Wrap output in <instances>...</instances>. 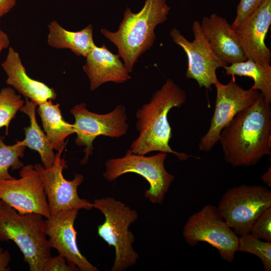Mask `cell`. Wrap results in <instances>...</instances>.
<instances>
[{
	"label": "cell",
	"instance_id": "cell-1",
	"mask_svg": "<svg viewBox=\"0 0 271 271\" xmlns=\"http://www.w3.org/2000/svg\"><path fill=\"white\" fill-rule=\"evenodd\" d=\"M219 142L225 160L234 167L253 166L271 155V107L261 93L223 129Z\"/></svg>",
	"mask_w": 271,
	"mask_h": 271
},
{
	"label": "cell",
	"instance_id": "cell-2",
	"mask_svg": "<svg viewBox=\"0 0 271 271\" xmlns=\"http://www.w3.org/2000/svg\"><path fill=\"white\" fill-rule=\"evenodd\" d=\"M186 98L185 91L172 79H167L161 88L153 93L150 101L137 111L136 127L139 134L128 150L142 155L154 151L173 154L181 161L190 157L199 159L174 151L169 145L172 133L168 113L172 108L181 107Z\"/></svg>",
	"mask_w": 271,
	"mask_h": 271
},
{
	"label": "cell",
	"instance_id": "cell-3",
	"mask_svg": "<svg viewBox=\"0 0 271 271\" xmlns=\"http://www.w3.org/2000/svg\"><path fill=\"white\" fill-rule=\"evenodd\" d=\"M170 10L166 0H146L137 13L127 8L115 32L102 29L101 33L116 46L118 55L129 73L138 58L152 47L156 36L155 29L164 23Z\"/></svg>",
	"mask_w": 271,
	"mask_h": 271
},
{
	"label": "cell",
	"instance_id": "cell-4",
	"mask_svg": "<svg viewBox=\"0 0 271 271\" xmlns=\"http://www.w3.org/2000/svg\"><path fill=\"white\" fill-rule=\"evenodd\" d=\"M43 216L22 214L0 201V241H14L30 271H43L52 248L46 234Z\"/></svg>",
	"mask_w": 271,
	"mask_h": 271
},
{
	"label": "cell",
	"instance_id": "cell-5",
	"mask_svg": "<svg viewBox=\"0 0 271 271\" xmlns=\"http://www.w3.org/2000/svg\"><path fill=\"white\" fill-rule=\"evenodd\" d=\"M93 206L105 217L97 228L98 235L115 249V259L111 271H123L134 265L139 258L132 243L134 237L129 230L138 217L137 211L111 197L96 199Z\"/></svg>",
	"mask_w": 271,
	"mask_h": 271
},
{
	"label": "cell",
	"instance_id": "cell-6",
	"mask_svg": "<svg viewBox=\"0 0 271 271\" xmlns=\"http://www.w3.org/2000/svg\"><path fill=\"white\" fill-rule=\"evenodd\" d=\"M167 156V153L161 152L147 157L127 150L124 157L106 161L103 176L112 182L126 173L138 174L150 185L149 189L145 192V197L153 203L161 204L175 179L165 169L164 163Z\"/></svg>",
	"mask_w": 271,
	"mask_h": 271
},
{
	"label": "cell",
	"instance_id": "cell-7",
	"mask_svg": "<svg viewBox=\"0 0 271 271\" xmlns=\"http://www.w3.org/2000/svg\"><path fill=\"white\" fill-rule=\"evenodd\" d=\"M271 207V191L261 185H242L228 189L218 210L229 226L240 236L249 233L258 216Z\"/></svg>",
	"mask_w": 271,
	"mask_h": 271
},
{
	"label": "cell",
	"instance_id": "cell-8",
	"mask_svg": "<svg viewBox=\"0 0 271 271\" xmlns=\"http://www.w3.org/2000/svg\"><path fill=\"white\" fill-rule=\"evenodd\" d=\"M183 235L190 246L205 242L218 250L221 258L230 262L237 251L239 237L220 215L217 207L208 204L187 220Z\"/></svg>",
	"mask_w": 271,
	"mask_h": 271
},
{
	"label": "cell",
	"instance_id": "cell-9",
	"mask_svg": "<svg viewBox=\"0 0 271 271\" xmlns=\"http://www.w3.org/2000/svg\"><path fill=\"white\" fill-rule=\"evenodd\" d=\"M70 112L75 118V144L85 147L81 165L86 164L92 155L93 142L97 137L119 138L125 134L128 128L125 108L122 105L117 106L108 113L101 114L88 110L86 104L81 103L73 106Z\"/></svg>",
	"mask_w": 271,
	"mask_h": 271
},
{
	"label": "cell",
	"instance_id": "cell-10",
	"mask_svg": "<svg viewBox=\"0 0 271 271\" xmlns=\"http://www.w3.org/2000/svg\"><path fill=\"white\" fill-rule=\"evenodd\" d=\"M214 85L216 98L214 113L208 130L199 143V150L205 152L210 151L219 142L222 130L234 117L253 104L260 94L258 90L244 89L234 79L226 84L218 80Z\"/></svg>",
	"mask_w": 271,
	"mask_h": 271
},
{
	"label": "cell",
	"instance_id": "cell-11",
	"mask_svg": "<svg viewBox=\"0 0 271 271\" xmlns=\"http://www.w3.org/2000/svg\"><path fill=\"white\" fill-rule=\"evenodd\" d=\"M64 149L57 152L55 162L50 168L46 169L40 164L34 165L43 183L51 215L63 210H90L93 208L92 203L81 198L78 194V188L83 181V176L76 174L72 180L64 177L63 170L67 168V162L61 157Z\"/></svg>",
	"mask_w": 271,
	"mask_h": 271
},
{
	"label": "cell",
	"instance_id": "cell-12",
	"mask_svg": "<svg viewBox=\"0 0 271 271\" xmlns=\"http://www.w3.org/2000/svg\"><path fill=\"white\" fill-rule=\"evenodd\" d=\"M192 30L194 36L192 42L175 28L172 29L170 35L174 42L180 46L187 55L188 68L186 77L195 80L200 88L210 89L218 80L217 69L227 64L221 61L212 51L202 30L200 22L195 21Z\"/></svg>",
	"mask_w": 271,
	"mask_h": 271
},
{
	"label": "cell",
	"instance_id": "cell-13",
	"mask_svg": "<svg viewBox=\"0 0 271 271\" xmlns=\"http://www.w3.org/2000/svg\"><path fill=\"white\" fill-rule=\"evenodd\" d=\"M19 179L0 180V198L20 213H36L46 218L50 212L43 183L34 166H24Z\"/></svg>",
	"mask_w": 271,
	"mask_h": 271
},
{
	"label": "cell",
	"instance_id": "cell-14",
	"mask_svg": "<svg viewBox=\"0 0 271 271\" xmlns=\"http://www.w3.org/2000/svg\"><path fill=\"white\" fill-rule=\"evenodd\" d=\"M79 209L63 210L45 220V232L52 248L81 271H98L80 251L76 242L74 222Z\"/></svg>",
	"mask_w": 271,
	"mask_h": 271
},
{
	"label": "cell",
	"instance_id": "cell-15",
	"mask_svg": "<svg viewBox=\"0 0 271 271\" xmlns=\"http://www.w3.org/2000/svg\"><path fill=\"white\" fill-rule=\"evenodd\" d=\"M270 24L271 0H264L234 29L246 59L262 64H270L271 52L265 39Z\"/></svg>",
	"mask_w": 271,
	"mask_h": 271
},
{
	"label": "cell",
	"instance_id": "cell-16",
	"mask_svg": "<svg viewBox=\"0 0 271 271\" xmlns=\"http://www.w3.org/2000/svg\"><path fill=\"white\" fill-rule=\"evenodd\" d=\"M200 24L212 51L221 61L231 64L247 59L234 30L225 18L214 13L203 17Z\"/></svg>",
	"mask_w": 271,
	"mask_h": 271
},
{
	"label": "cell",
	"instance_id": "cell-17",
	"mask_svg": "<svg viewBox=\"0 0 271 271\" xmlns=\"http://www.w3.org/2000/svg\"><path fill=\"white\" fill-rule=\"evenodd\" d=\"M120 56L111 52L103 45L95 46L86 57L84 71L90 81L91 91L108 82L122 83L131 78Z\"/></svg>",
	"mask_w": 271,
	"mask_h": 271
},
{
	"label": "cell",
	"instance_id": "cell-18",
	"mask_svg": "<svg viewBox=\"0 0 271 271\" xmlns=\"http://www.w3.org/2000/svg\"><path fill=\"white\" fill-rule=\"evenodd\" d=\"M1 65L8 76L7 84L37 105L56 99L57 93L53 88L29 77L19 53L12 47L9 48L6 60Z\"/></svg>",
	"mask_w": 271,
	"mask_h": 271
},
{
	"label": "cell",
	"instance_id": "cell-19",
	"mask_svg": "<svg viewBox=\"0 0 271 271\" xmlns=\"http://www.w3.org/2000/svg\"><path fill=\"white\" fill-rule=\"evenodd\" d=\"M49 45L57 49H69L75 54L86 57L96 46L93 39V26L88 25L78 32H71L63 28L53 21L48 25Z\"/></svg>",
	"mask_w": 271,
	"mask_h": 271
},
{
	"label": "cell",
	"instance_id": "cell-20",
	"mask_svg": "<svg viewBox=\"0 0 271 271\" xmlns=\"http://www.w3.org/2000/svg\"><path fill=\"white\" fill-rule=\"evenodd\" d=\"M38 106L37 111L51 147L57 152L64 149L67 144L65 140L75 133L74 124L63 119L59 103L49 100Z\"/></svg>",
	"mask_w": 271,
	"mask_h": 271
},
{
	"label": "cell",
	"instance_id": "cell-21",
	"mask_svg": "<svg viewBox=\"0 0 271 271\" xmlns=\"http://www.w3.org/2000/svg\"><path fill=\"white\" fill-rule=\"evenodd\" d=\"M37 106L34 102L25 97V103L20 111L29 116L30 125L24 128L25 138L20 143L22 145L37 151L40 156L43 166L48 169L54 164L56 154L46 134L37 122L36 109Z\"/></svg>",
	"mask_w": 271,
	"mask_h": 271
},
{
	"label": "cell",
	"instance_id": "cell-22",
	"mask_svg": "<svg viewBox=\"0 0 271 271\" xmlns=\"http://www.w3.org/2000/svg\"><path fill=\"white\" fill-rule=\"evenodd\" d=\"M225 75L248 77L254 82L251 89L260 90L265 101L271 103V66L247 59L245 61L230 64L223 67Z\"/></svg>",
	"mask_w": 271,
	"mask_h": 271
},
{
	"label": "cell",
	"instance_id": "cell-23",
	"mask_svg": "<svg viewBox=\"0 0 271 271\" xmlns=\"http://www.w3.org/2000/svg\"><path fill=\"white\" fill-rule=\"evenodd\" d=\"M4 139L0 135V180L13 179L15 178L10 175L9 169L18 170L24 166L20 158L24 156L26 147L17 140L13 145H7Z\"/></svg>",
	"mask_w": 271,
	"mask_h": 271
},
{
	"label": "cell",
	"instance_id": "cell-24",
	"mask_svg": "<svg viewBox=\"0 0 271 271\" xmlns=\"http://www.w3.org/2000/svg\"><path fill=\"white\" fill-rule=\"evenodd\" d=\"M21 95L17 94L11 87H5L0 91V128L6 127V134L8 135L11 120L18 110L24 104Z\"/></svg>",
	"mask_w": 271,
	"mask_h": 271
},
{
	"label": "cell",
	"instance_id": "cell-25",
	"mask_svg": "<svg viewBox=\"0 0 271 271\" xmlns=\"http://www.w3.org/2000/svg\"><path fill=\"white\" fill-rule=\"evenodd\" d=\"M237 251L255 255L262 261L264 270H271V242L261 241L249 233L239 237Z\"/></svg>",
	"mask_w": 271,
	"mask_h": 271
},
{
	"label": "cell",
	"instance_id": "cell-26",
	"mask_svg": "<svg viewBox=\"0 0 271 271\" xmlns=\"http://www.w3.org/2000/svg\"><path fill=\"white\" fill-rule=\"evenodd\" d=\"M250 233L256 238L271 242V207L266 209L256 219Z\"/></svg>",
	"mask_w": 271,
	"mask_h": 271
},
{
	"label": "cell",
	"instance_id": "cell-27",
	"mask_svg": "<svg viewBox=\"0 0 271 271\" xmlns=\"http://www.w3.org/2000/svg\"><path fill=\"white\" fill-rule=\"evenodd\" d=\"M264 0H240L237 8L235 18L231 25L236 29L251 14L255 11Z\"/></svg>",
	"mask_w": 271,
	"mask_h": 271
},
{
	"label": "cell",
	"instance_id": "cell-28",
	"mask_svg": "<svg viewBox=\"0 0 271 271\" xmlns=\"http://www.w3.org/2000/svg\"><path fill=\"white\" fill-rule=\"evenodd\" d=\"M78 268L69 263L66 259L59 254L51 256L47 261L43 271H78Z\"/></svg>",
	"mask_w": 271,
	"mask_h": 271
},
{
	"label": "cell",
	"instance_id": "cell-29",
	"mask_svg": "<svg viewBox=\"0 0 271 271\" xmlns=\"http://www.w3.org/2000/svg\"><path fill=\"white\" fill-rule=\"evenodd\" d=\"M11 255L9 251L0 246V271H9Z\"/></svg>",
	"mask_w": 271,
	"mask_h": 271
},
{
	"label": "cell",
	"instance_id": "cell-30",
	"mask_svg": "<svg viewBox=\"0 0 271 271\" xmlns=\"http://www.w3.org/2000/svg\"><path fill=\"white\" fill-rule=\"evenodd\" d=\"M17 0H0V17L7 14L15 5Z\"/></svg>",
	"mask_w": 271,
	"mask_h": 271
},
{
	"label": "cell",
	"instance_id": "cell-31",
	"mask_svg": "<svg viewBox=\"0 0 271 271\" xmlns=\"http://www.w3.org/2000/svg\"><path fill=\"white\" fill-rule=\"evenodd\" d=\"M10 43L8 36L0 28V53L3 49L9 47Z\"/></svg>",
	"mask_w": 271,
	"mask_h": 271
},
{
	"label": "cell",
	"instance_id": "cell-32",
	"mask_svg": "<svg viewBox=\"0 0 271 271\" xmlns=\"http://www.w3.org/2000/svg\"><path fill=\"white\" fill-rule=\"evenodd\" d=\"M261 179L266 184L268 187L271 186V168L270 166L268 169V170L264 173L261 176Z\"/></svg>",
	"mask_w": 271,
	"mask_h": 271
},
{
	"label": "cell",
	"instance_id": "cell-33",
	"mask_svg": "<svg viewBox=\"0 0 271 271\" xmlns=\"http://www.w3.org/2000/svg\"><path fill=\"white\" fill-rule=\"evenodd\" d=\"M1 198H0V201H1Z\"/></svg>",
	"mask_w": 271,
	"mask_h": 271
}]
</instances>
